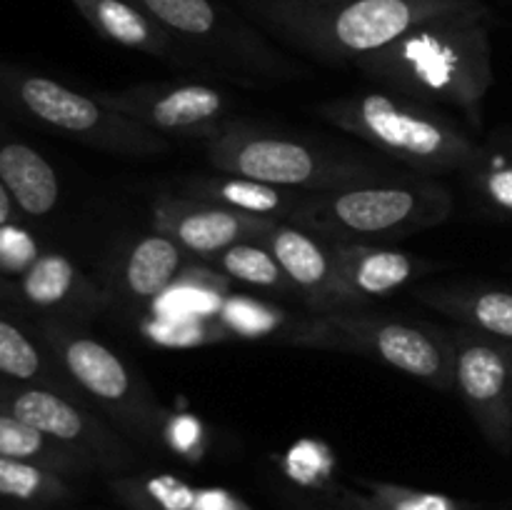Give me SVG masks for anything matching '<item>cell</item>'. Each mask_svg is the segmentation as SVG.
Here are the masks:
<instances>
[{"label": "cell", "instance_id": "obj_1", "mask_svg": "<svg viewBox=\"0 0 512 510\" xmlns=\"http://www.w3.org/2000/svg\"><path fill=\"white\" fill-rule=\"evenodd\" d=\"M488 20L490 10L428 20L353 68L390 93L458 110L473 133H483L485 98L495 80Z\"/></svg>", "mask_w": 512, "mask_h": 510}, {"label": "cell", "instance_id": "obj_2", "mask_svg": "<svg viewBox=\"0 0 512 510\" xmlns=\"http://www.w3.org/2000/svg\"><path fill=\"white\" fill-rule=\"evenodd\" d=\"M243 8L285 43L333 65H353L428 20L488 10L480 0H243Z\"/></svg>", "mask_w": 512, "mask_h": 510}, {"label": "cell", "instance_id": "obj_3", "mask_svg": "<svg viewBox=\"0 0 512 510\" xmlns=\"http://www.w3.org/2000/svg\"><path fill=\"white\" fill-rule=\"evenodd\" d=\"M315 110L330 125L415 173L463 175L480 153L478 135L460 128L448 113L383 88L325 100Z\"/></svg>", "mask_w": 512, "mask_h": 510}, {"label": "cell", "instance_id": "obj_4", "mask_svg": "<svg viewBox=\"0 0 512 510\" xmlns=\"http://www.w3.org/2000/svg\"><path fill=\"white\" fill-rule=\"evenodd\" d=\"M453 210V193L438 180L388 175L303 195L288 223L330 243H380L443 225Z\"/></svg>", "mask_w": 512, "mask_h": 510}, {"label": "cell", "instance_id": "obj_5", "mask_svg": "<svg viewBox=\"0 0 512 510\" xmlns=\"http://www.w3.org/2000/svg\"><path fill=\"white\" fill-rule=\"evenodd\" d=\"M203 150L218 173L295 193H325L393 175L383 165L368 163L358 155L323 148L298 135L275 133L235 118L205 138Z\"/></svg>", "mask_w": 512, "mask_h": 510}, {"label": "cell", "instance_id": "obj_6", "mask_svg": "<svg viewBox=\"0 0 512 510\" xmlns=\"http://www.w3.org/2000/svg\"><path fill=\"white\" fill-rule=\"evenodd\" d=\"M288 343L370 355L443 393L455 390L450 333L390 315L335 308L313 313L288 330Z\"/></svg>", "mask_w": 512, "mask_h": 510}, {"label": "cell", "instance_id": "obj_7", "mask_svg": "<svg viewBox=\"0 0 512 510\" xmlns=\"http://www.w3.org/2000/svg\"><path fill=\"white\" fill-rule=\"evenodd\" d=\"M38 333L75 390L125 435L153 445L163 440L168 410L123 355L68 320L43 318Z\"/></svg>", "mask_w": 512, "mask_h": 510}, {"label": "cell", "instance_id": "obj_8", "mask_svg": "<svg viewBox=\"0 0 512 510\" xmlns=\"http://www.w3.org/2000/svg\"><path fill=\"white\" fill-rule=\"evenodd\" d=\"M0 100L35 123L103 153L153 158L170 150V140L155 130L113 113L95 95L80 93L35 70L0 65Z\"/></svg>", "mask_w": 512, "mask_h": 510}, {"label": "cell", "instance_id": "obj_9", "mask_svg": "<svg viewBox=\"0 0 512 510\" xmlns=\"http://www.w3.org/2000/svg\"><path fill=\"white\" fill-rule=\"evenodd\" d=\"M185 50L215 58L225 68L280 78L288 63L263 35L215 0H133Z\"/></svg>", "mask_w": 512, "mask_h": 510}, {"label": "cell", "instance_id": "obj_10", "mask_svg": "<svg viewBox=\"0 0 512 510\" xmlns=\"http://www.w3.org/2000/svg\"><path fill=\"white\" fill-rule=\"evenodd\" d=\"M0 408L88 458L95 468L123 470L135 463V453L123 435L73 395L38 385H8Z\"/></svg>", "mask_w": 512, "mask_h": 510}, {"label": "cell", "instance_id": "obj_11", "mask_svg": "<svg viewBox=\"0 0 512 510\" xmlns=\"http://www.w3.org/2000/svg\"><path fill=\"white\" fill-rule=\"evenodd\" d=\"M453 340L455 393L490 445L512 450V343L458 328Z\"/></svg>", "mask_w": 512, "mask_h": 510}, {"label": "cell", "instance_id": "obj_12", "mask_svg": "<svg viewBox=\"0 0 512 510\" xmlns=\"http://www.w3.org/2000/svg\"><path fill=\"white\" fill-rule=\"evenodd\" d=\"M93 95L108 110L163 138L205 140L233 120L228 95L205 83H138Z\"/></svg>", "mask_w": 512, "mask_h": 510}, {"label": "cell", "instance_id": "obj_13", "mask_svg": "<svg viewBox=\"0 0 512 510\" xmlns=\"http://www.w3.org/2000/svg\"><path fill=\"white\" fill-rule=\"evenodd\" d=\"M278 218L210 203L200 198L160 195L153 200V230L173 238L188 255L213 260L230 245L260 240Z\"/></svg>", "mask_w": 512, "mask_h": 510}, {"label": "cell", "instance_id": "obj_14", "mask_svg": "<svg viewBox=\"0 0 512 510\" xmlns=\"http://www.w3.org/2000/svg\"><path fill=\"white\" fill-rule=\"evenodd\" d=\"M13 295L43 318L75 323L90 318L105 305V293L68 255L43 250L20 278L13 280Z\"/></svg>", "mask_w": 512, "mask_h": 510}, {"label": "cell", "instance_id": "obj_15", "mask_svg": "<svg viewBox=\"0 0 512 510\" xmlns=\"http://www.w3.org/2000/svg\"><path fill=\"white\" fill-rule=\"evenodd\" d=\"M260 243L273 253L280 268L285 270L295 295H300L315 313L345 308L338 278H335L333 248L328 240L318 238L288 220H278L260 238Z\"/></svg>", "mask_w": 512, "mask_h": 510}, {"label": "cell", "instance_id": "obj_16", "mask_svg": "<svg viewBox=\"0 0 512 510\" xmlns=\"http://www.w3.org/2000/svg\"><path fill=\"white\" fill-rule=\"evenodd\" d=\"M330 243V240H328ZM335 260V278L345 308H355L373 298H385L418 278L420 263L405 250L375 243H330Z\"/></svg>", "mask_w": 512, "mask_h": 510}, {"label": "cell", "instance_id": "obj_17", "mask_svg": "<svg viewBox=\"0 0 512 510\" xmlns=\"http://www.w3.org/2000/svg\"><path fill=\"white\" fill-rule=\"evenodd\" d=\"M185 250L168 235L150 230L130 240L110 270V290L130 305H145L160 298L178 280Z\"/></svg>", "mask_w": 512, "mask_h": 510}, {"label": "cell", "instance_id": "obj_18", "mask_svg": "<svg viewBox=\"0 0 512 510\" xmlns=\"http://www.w3.org/2000/svg\"><path fill=\"white\" fill-rule=\"evenodd\" d=\"M103 40L160 60L185 63L183 45L165 33L133 0H70Z\"/></svg>", "mask_w": 512, "mask_h": 510}, {"label": "cell", "instance_id": "obj_19", "mask_svg": "<svg viewBox=\"0 0 512 510\" xmlns=\"http://www.w3.org/2000/svg\"><path fill=\"white\" fill-rule=\"evenodd\" d=\"M0 378L10 385H38L85 400L63 373L40 333L25 328L23 320L5 308H0Z\"/></svg>", "mask_w": 512, "mask_h": 510}, {"label": "cell", "instance_id": "obj_20", "mask_svg": "<svg viewBox=\"0 0 512 510\" xmlns=\"http://www.w3.org/2000/svg\"><path fill=\"white\" fill-rule=\"evenodd\" d=\"M0 180L25 218H48L60 205L58 173L40 150L23 140H0Z\"/></svg>", "mask_w": 512, "mask_h": 510}, {"label": "cell", "instance_id": "obj_21", "mask_svg": "<svg viewBox=\"0 0 512 510\" xmlns=\"http://www.w3.org/2000/svg\"><path fill=\"white\" fill-rule=\"evenodd\" d=\"M418 300L463 328L493 335L512 343V290L498 285H450V288H425Z\"/></svg>", "mask_w": 512, "mask_h": 510}, {"label": "cell", "instance_id": "obj_22", "mask_svg": "<svg viewBox=\"0 0 512 510\" xmlns=\"http://www.w3.org/2000/svg\"><path fill=\"white\" fill-rule=\"evenodd\" d=\"M463 180L483 213L512 223V125L480 140L478 160L465 170Z\"/></svg>", "mask_w": 512, "mask_h": 510}, {"label": "cell", "instance_id": "obj_23", "mask_svg": "<svg viewBox=\"0 0 512 510\" xmlns=\"http://www.w3.org/2000/svg\"><path fill=\"white\" fill-rule=\"evenodd\" d=\"M190 198L210 200V203H223L230 208L248 210L255 215H268V218L288 220L295 205L308 193H295V190L273 188V185L255 183V180L233 178V175H215V178H193L185 183Z\"/></svg>", "mask_w": 512, "mask_h": 510}, {"label": "cell", "instance_id": "obj_24", "mask_svg": "<svg viewBox=\"0 0 512 510\" xmlns=\"http://www.w3.org/2000/svg\"><path fill=\"white\" fill-rule=\"evenodd\" d=\"M0 458L43 465V468L65 475V478L68 475H83L88 470H98L88 458L65 448L58 440L48 438L38 428L15 418L13 413L3 408H0Z\"/></svg>", "mask_w": 512, "mask_h": 510}, {"label": "cell", "instance_id": "obj_25", "mask_svg": "<svg viewBox=\"0 0 512 510\" xmlns=\"http://www.w3.org/2000/svg\"><path fill=\"white\" fill-rule=\"evenodd\" d=\"M73 495L68 478L43 465L0 458V503L20 508H48Z\"/></svg>", "mask_w": 512, "mask_h": 510}, {"label": "cell", "instance_id": "obj_26", "mask_svg": "<svg viewBox=\"0 0 512 510\" xmlns=\"http://www.w3.org/2000/svg\"><path fill=\"white\" fill-rule=\"evenodd\" d=\"M213 263L228 280H238L250 288L270 290V293H295L285 270L260 240L230 245L228 250L215 255Z\"/></svg>", "mask_w": 512, "mask_h": 510}, {"label": "cell", "instance_id": "obj_27", "mask_svg": "<svg viewBox=\"0 0 512 510\" xmlns=\"http://www.w3.org/2000/svg\"><path fill=\"white\" fill-rule=\"evenodd\" d=\"M125 498L135 495V503H150L155 510H193L198 490L170 475H158L150 480H125L115 485Z\"/></svg>", "mask_w": 512, "mask_h": 510}, {"label": "cell", "instance_id": "obj_28", "mask_svg": "<svg viewBox=\"0 0 512 510\" xmlns=\"http://www.w3.org/2000/svg\"><path fill=\"white\" fill-rule=\"evenodd\" d=\"M370 490V500L385 510H468L455 498L443 493H428V490L405 488V485L373 483L365 480Z\"/></svg>", "mask_w": 512, "mask_h": 510}, {"label": "cell", "instance_id": "obj_29", "mask_svg": "<svg viewBox=\"0 0 512 510\" xmlns=\"http://www.w3.org/2000/svg\"><path fill=\"white\" fill-rule=\"evenodd\" d=\"M38 255L40 248L35 240L23 228H18L15 220L0 228V275L3 278H20Z\"/></svg>", "mask_w": 512, "mask_h": 510}, {"label": "cell", "instance_id": "obj_30", "mask_svg": "<svg viewBox=\"0 0 512 510\" xmlns=\"http://www.w3.org/2000/svg\"><path fill=\"white\" fill-rule=\"evenodd\" d=\"M193 510H248L238 498L218 488H200Z\"/></svg>", "mask_w": 512, "mask_h": 510}, {"label": "cell", "instance_id": "obj_31", "mask_svg": "<svg viewBox=\"0 0 512 510\" xmlns=\"http://www.w3.org/2000/svg\"><path fill=\"white\" fill-rule=\"evenodd\" d=\"M15 213H18V208H15V203H13V198H10L8 188H5L3 180H0V228H5L8 223H13Z\"/></svg>", "mask_w": 512, "mask_h": 510}, {"label": "cell", "instance_id": "obj_32", "mask_svg": "<svg viewBox=\"0 0 512 510\" xmlns=\"http://www.w3.org/2000/svg\"><path fill=\"white\" fill-rule=\"evenodd\" d=\"M353 510H385V508H380L378 503H373V500H370V503H355Z\"/></svg>", "mask_w": 512, "mask_h": 510}, {"label": "cell", "instance_id": "obj_33", "mask_svg": "<svg viewBox=\"0 0 512 510\" xmlns=\"http://www.w3.org/2000/svg\"><path fill=\"white\" fill-rule=\"evenodd\" d=\"M8 380H3V378H0V400H3V395H5V390H8Z\"/></svg>", "mask_w": 512, "mask_h": 510}]
</instances>
